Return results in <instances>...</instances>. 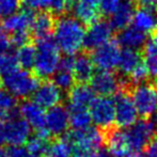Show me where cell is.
<instances>
[{
  "label": "cell",
  "mask_w": 157,
  "mask_h": 157,
  "mask_svg": "<svg viewBox=\"0 0 157 157\" xmlns=\"http://www.w3.org/2000/svg\"><path fill=\"white\" fill-rule=\"evenodd\" d=\"M85 25L74 15H62L55 24L54 40L59 49L66 56L80 52L85 43Z\"/></svg>",
  "instance_id": "cell-1"
},
{
  "label": "cell",
  "mask_w": 157,
  "mask_h": 157,
  "mask_svg": "<svg viewBox=\"0 0 157 157\" xmlns=\"http://www.w3.org/2000/svg\"><path fill=\"white\" fill-rule=\"evenodd\" d=\"M60 52L61 50L54 37L47 36L37 40L35 46V61L33 64L34 75L43 79L54 76L62 59Z\"/></svg>",
  "instance_id": "cell-2"
},
{
  "label": "cell",
  "mask_w": 157,
  "mask_h": 157,
  "mask_svg": "<svg viewBox=\"0 0 157 157\" xmlns=\"http://www.w3.org/2000/svg\"><path fill=\"white\" fill-rule=\"evenodd\" d=\"M3 86L6 91L14 95L16 98H27L33 95L39 87V79L36 75L24 70H15L3 77Z\"/></svg>",
  "instance_id": "cell-3"
},
{
  "label": "cell",
  "mask_w": 157,
  "mask_h": 157,
  "mask_svg": "<svg viewBox=\"0 0 157 157\" xmlns=\"http://www.w3.org/2000/svg\"><path fill=\"white\" fill-rule=\"evenodd\" d=\"M138 114L142 119H151L157 111V85L147 81L129 89Z\"/></svg>",
  "instance_id": "cell-4"
},
{
  "label": "cell",
  "mask_w": 157,
  "mask_h": 157,
  "mask_svg": "<svg viewBox=\"0 0 157 157\" xmlns=\"http://www.w3.org/2000/svg\"><path fill=\"white\" fill-rule=\"evenodd\" d=\"M92 121L101 130L114 126L116 123V105L114 101L108 96H99L93 99L89 106Z\"/></svg>",
  "instance_id": "cell-5"
},
{
  "label": "cell",
  "mask_w": 157,
  "mask_h": 157,
  "mask_svg": "<svg viewBox=\"0 0 157 157\" xmlns=\"http://www.w3.org/2000/svg\"><path fill=\"white\" fill-rule=\"evenodd\" d=\"M125 132L132 151L143 150L157 136L156 126L151 119H141Z\"/></svg>",
  "instance_id": "cell-6"
},
{
  "label": "cell",
  "mask_w": 157,
  "mask_h": 157,
  "mask_svg": "<svg viewBox=\"0 0 157 157\" xmlns=\"http://www.w3.org/2000/svg\"><path fill=\"white\" fill-rule=\"evenodd\" d=\"M116 105V125L121 128H127L137 122L138 111L134 104L129 90L121 88L114 94Z\"/></svg>",
  "instance_id": "cell-7"
},
{
  "label": "cell",
  "mask_w": 157,
  "mask_h": 157,
  "mask_svg": "<svg viewBox=\"0 0 157 157\" xmlns=\"http://www.w3.org/2000/svg\"><path fill=\"white\" fill-rule=\"evenodd\" d=\"M75 149L92 151L101 147L103 142H105L104 132L99 128L88 127L82 130H73L65 137Z\"/></svg>",
  "instance_id": "cell-8"
},
{
  "label": "cell",
  "mask_w": 157,
  "mask_h": 157,
  "mask_svg": "<svg viewBox=\"0 0 157 157\" xmlns=\"http://www.w3.org/2000/svg\"><path fill=\"white\" fill-rule=\"evenodd\" d=\"M121 48L117 41H109L92 52V60L96 67L101 71H112L118 67L121 56Z\"/></svg>",
  "instance_id": "cell-9"
},
{
  "label": "cell",
  "mask_w": 157,
  "mask_h": 157,
  "mask_svg": "<svg viewBox=\"0 0 157 157\" xmlns=\"http://www.w3.org/2000/svg\"><path fill=\"white\" fill-rule=\"evenodd\" d=\"M31 126L23 118L14 117L3 124V141L11 147H19L30 139Z\"/></svg>",
  "instance_id": "cell-10"
},
{
  "label": "cell",
  "mask_w": 157,
  "mask_h": 157,
  "mask_svg": "<svg viewBox=\"0 0 157 157\" xmlns=\"http://www.w3.org/2000/svg\"><path fill=\"white\" fill-rule=\"evenodd\" d=\"M18 110L21 118L31 126V128L35 129L36 135L45 138L49 137V132L45 127L46 112L42 106L34 101H25L19 106Z\"/></svg>",
  "instance_id": "cell-11"
},
{
  "label": "cell",
  "mask_w": 157,
  "mask_h": 157,
  "mask_svg": "<svg viewBox=\"0 0 157 157\" xmlns=\"http://www.w3.org/2000/svg\"><path fill=\"white\" fill-rule=\"evenodd\" d=\"M91 88L101 96L114 95L122 87V77L111 71H101L94 73L91 78Z\"/></svg>",
  "instance_id": "cell-12"
},
{
  "label": "cell",
  "mask_w": 157,
  "mask_h": 157,
  "mask_svg": "<svg viewBox=\"0 0 157 157\" xmlns=\"http://www.w3.org/2000/svg\"><path fill=\"white\" fill-rule=\"evenodd\" d=\"M113 30L114 29L109 21L98 19L91 24L90 27L86 30L83 47L89 50H94L95 48L110 41Z\"/></svg>",
  "instance_id": "cell-13"
},
{
  "label": "cell",
  "mask_w": 157,
  "mask_h": 157,
  "mask_svg": "<svg viewBox=\"0 0 157 157\" xmlns=\"http://www.w3.org/2000/svg\"><path fill=\"white\" fill-rule=\"evenodd\" d=\"M103 132L107 150L111 157H126L132 152L126 132L121 127L114 125Z\"/></svg>",
  "instance_id": "cell-14"
},
{
  "label": "cell",
  "mask_w": 157,
  "mask_h": 157,
  "mask_svg": "<svg viewBox=\"0 0 157 157\" xmlns=\"http://www.w3.org/2000/svg\"><path fill=\"white\" fill-rule=\"evenodd\" d=\"M70 126V112L65 107L57 105L48 109L45 116V127L49 135L60 136Z\"/></svg>",
  "instance_id": "cell-15"
},
{
  "label": "cell",
  "mask_w": 157,
  "mask_h": 157,
  "mask_svg": "<svg viewBox=\"0 0 157 157\" xmlns=\"http://www.w3.org/2000/svg\"><path fill=\"white\" fill-rule=\"evenodd\" d=\"M62 99V90L59 89L52 81H45L39 85L33 93V101H36L43 108H48V109L60 105Z\"/></svg>",
  "instance_id": "cell-16"
},
{
  "label": "cell",
  "mask_w": 157,
  "mask_h": 157,
  "mask_svg": "<svg viewBox=\"0 0 157 157\" xmlns=\"http://www.w3.org/2000/svg\"><path fill=\"white\" fill-rule=\"evenodd\" d=\"M34 17L35 15L33 11L26 8L25 10L18 11L12 16L3 19L2 27L6 33H11V34L16 32L29 31L32 27Z\"/></svg>",
  "instance_id": "cell-17"
},
{
  "label": "cell",
  "mask_w": 157,
  "mask_h": 157,
  "mask_svg": "<svg viewBox=\"0 0 157 157\" xmlns=\"http://www.w3.org/2000/svg\"><path fill=\"white\" fill-rule=\"evenodd\" d=\"M117 42L124 48L140 50L143 49L147 43V35L134 26H127L118 33Z\"/></svg>",
  "instance_id": "cell-18"
},
{
  "label": "cell",
  "mask_w": 157,
  "mask_h": 157,
  "mask_svg": "<svg viewBox=\"0 0 157 157\" xmlns=\"http://www.w3.org/2000/svg\"><path fill=\"white\" fill-rule=\"evenodd\" d=\"M67 98L70 108H88L95 98L94 91L86 83H78L70 89Z\"/></svg>",
  "instance_id": "cell-19"
},
{
  "label": "cell",
  "mask_w": 157,
  "mask_h": 157,
  "mask_svg": "<svg viewBox=\"0 0 157 157\" xmlns=\"http://www.w3.org/2000/svg\"><path fill=\"white\" fill-rule=\"evenodd\" d=\"M135 4L132 0H122L120 6L110 15V21L112 28L116 30H122L129 26L135 14Z\"/></svg>",
  "instance_id": "cell-20"
},
{
  "label": "cell",
  "mask_w": 157,
  "mask_h": 157,
  "mask_svg": "<svg viewBox=\"0 0 157 157\" xmlns=\"http://www.w3.org/2000/svg\"><path fill=\"white\" fill-rule=\"evenodd\" d=\"M132 26L144 33H155L157 31V11L147 8H139L135 11Z\"/></svg>",
  "instance_id": "cell-21"
},
{
  "label": "cell",
  "mask_w": 157,
  "mask_h": 157,
  "mask_svg": "<svg viewBox=\"0 0 157 157\" xmlns=\"http://www.w3.org/2000/svg\"><path fill=\"white\" fill-rule=\"evenodd\" d=\"M94 63L90 56L86 54L77 55L74 58L73 64V74L75 80L79 83H86L90 81L94 75Z\"/></svg>",
  "instance_id": "cell-22"
},
{
  "label": "cell",
  "mask_w": 157,
  "mask_h": 157,
  "mask_svg": "<svg viewBox=\"0 0 157 157\" xmlns=\"http://www.w3.org/2000/svg\"><path fill=\"white\" fill-rule=\"evenodd\" d=\"M55 24L56 21H55L52 13L41 11L39 14L35 15L34 21H33L31 27L33 35L37 40L50 36L52 32H54Z\"/></svg>",
  "instance_id": "cell-23"
},
{
  "label": "cell",
  "mask_w": 157,
  "mask_h": 157,
  "mask_svg": "<svg viewBox=\"0 0 157 157\" xmlns=\"http://www.w3.org/2000/svg\"><path fill=\"white\" fill-rule=\"evenodd\" d=\"M72 9L74 16L77 19H79L83 25L90 26L91 24L99 19V15H101L99 8L93 6V4L87 3L81 0H77L76 2H74Z\"/></svg>",
  "instance_id": "cell-24"
},
{
  "label": "cell",
  "mask_w": 157,
  "mask_h": 157,
  "mask_svg": "<svg viewBox=\"0 0 157 157\" xmlns=\"http://www.w3.org/2000/svg\"><path fill=\"white\" fill-rule=\"evenodd\" d=\"M141 61H142V56H141L139 50L124 48L121 52L120 60H119L118 64V70L123 77H126L130 74V72L137 65H139L141 63Z\"/></svg>",
  "instance_id": "cell-25"
},
{
  "label": "cell",
  "mask_w": 157,
  "mask_h": 157,
  "mask_svg": "<svg viewBox=\"0 0 157 157\" xmlns=\"http://www.w3.org/2000/svg\"><path fill=\"white\" fill-rule=\"evenodd\" d=\"M143 63L149 72V76L152 82L157 85V47L152 40L147 41L143 48Z\"/></svg>",
  "instance_id": "cell-26"
},
{
  "label": "cell",
  "mask_w": 157,
  "mask_h": 157,
  "mask_svg": "<svg viewBox=\"0 0 157 157\" xmlns=\"http://www.w3.org/2000/svg\"><path fill=\"white\" fill-rule=\"evenodd\" d=\"M70 125L73 130H82L90 127L91 114L87 108H70Z\"/></svg>",
  "instance_id": "cell-27"
},
{
  "label": "cell",
  "mask_w": 157,
  "mask_h": 157,
  "mask_svg": "<svg viewBox=\"0 0 157 157\" xmlns=\"http://www.w3.org/2000/svg\"><path fill=\"white\" fill-rule=\"evenodd\" d=\"M17 101L10 92L0 90V120H9L16 117Z\"/></svg>",
  "instance_id": "cell-28"
},
{
  "label": "cell",
  "mask_w": 157,
  "mask_h": 157,
  "mask_svg": "<svg viewBox=\"0 0 157 157\" xmlns=\"http://www.w3.org/2000/svg\"><path fill=\"white\" fill-rule=\"evenodd\" d=\"M73 144L66 138H60L49 144L44 157H73Z\"/></svg>",
  "instance_id": "cell-29"
},
{
  "label": "cell",
  "mask_w": 157,
  "mask_h": 157,
  "mask_svg": "<svg viewBox=\"0 0 157 157\" xmlns=\"http://www.w3.org/2000/svg\"><path fill=\"white\" fill-rule=\"evenodd\" d=\"M16 58L18 64L25 70L33 67V64L35 61V46L31 44H26L21 47H18L16 54Z\"/></svg>",
  "instance_id": "cell-30"
},
{
  "label": "cell",
  "mask_w": 157,
  "mask_h": 157,
  "mask_svg": "<svg viewBox=\"0 0 157 157\" xmlns=\"http://www.w3.org/2000/svg\"><path fill=\"white\" fill-rule=\"evenodd\" d=\"M49 147L47 142V138L35 135L27 141V151L29 152L31 157H44Z\"/></svg>",
  "instance_id": "cell-31"
},
{
  "label": "cell",
  "mask_w": 157,
  "mask_h": 157,
  "mask_svg": "<svg viewBox=\"0 0 157 157\" xmlns=\"http://www.w3.org/2000/svg\"><path fill=\"white\" fill-rule=\"evenodd\" d=\"M52 82L63 91V90H70L74 86L75 77L72 70L59 67L57 72L54 74Z\"/></svg>",
  "instance_id": "cell-32"
},
{
  "label": "cell",
  "mask_w": 157,
  "mask_h": 157,
  "mask_svg": "<svg viewBox=\"0 0 157 157\" xmlns=\"http://www.w3.org/2000/svg\"><path fill=\"white\" fill-rule=\"evenodd\" d=\"M16 55L10 52H0V76L4 77L18 68Z\"/></svg>",
  "instance_id": "cell-33"
},
{
  "label": "cell",
  "mask_w": 157,
  "mask_h": 157,
  "mask_svg": "<svg viewBox=\"0 0 157 157\" xmlns=\"http://www.w3.org/2000/svg\"><path fill=\"white\" fill-rule=\"evenodd\" d=\"M125 78L127 80L128 85L130 86V88L134 87V86H138L141 85V83L147 82V81H150L149 72H147L144 63H140L139 65H137L130 72V74L128 76H126Z\"/></svg>",
  "instance_id": "cell-34"
},
{
  "label": "cell",
  "mask_w": 157,
  "mask_h": 157,
  "mask_svg": "<svg viewBox=\"0 0 157 157\" xmlns=\"http://www.w3.org/2000/svg\"><path fill=\"white\" fill-rule=\"evenodd\" d=\"M21 8V0H0V19H6L17 13Z\"/></svg>",
  "instance_id": "cell-35"
},
{
  "label": "cell",
  "mask_w": 157,
  "mask_h": 157,
  "mask_svg": "<svg viewBox=\"0 0 157 157\" xmlns=\"http://www.w3.org/2000/svg\"><path fill=\"white\" fill-rule=\"evenodd\" d=\"M52 0H23L27 9L31 11H44L49 9Z\"/></svg>",
  "instance_id": "cell-36"
},
{
  "label": "cell",
  "mask_w": 157,
  "mask_h": 157,
  "mask_svg": "<svg viewBox=\"0 0 157 157\" xmlns=\"http://www.w3.org/2000/svg\"><path fill=\"white\" fill-rule=\"evenodd\" d=\"M122 0H101L99 2V11L104 15H111L118 9Z\"/></svg>",
  "instance_id": "cell-37"
},
{
  "label": "cell",
  "mask_w": 157,
  "mask_h": 157,
  "mask_svg": "<svg viewBox=\"0 0 157 157\" xmlns=\"http://www.w3.org/2000/svg\"><path fill=\"white\" fill-rule=\"evenodd\" d=\"M71 8H72V6L68 4L67 2L63 1V0H52V4L49 6V10L52 14L62 16V15H65L67 11H70Z\"/></svg>",
  "instance_id": "cell-38"
},
{
  "label": "cell",
  "mask_w": 157,
  "mask_h": 157,
  "mask_svg": "<svg viewBox=\"0 0 157 157\" xmlns=\"http://www.w3.org/2000/svg\"><path fill=\"white\" fill-rule=\"evenodd\" d=\"M11 44L16 47H21L23 45H26V44L29 43L30 40V34L29 31H23V32H16L11 34Z\"/></svg>",
  "instance_id": "cell-39"
},
{
  "label": "cell",
  "mask_w": 157,
  "mask_h": 157,
  "mask_svg": "<svg viewBox=\"0 0 157 157\" xmlns=\"http://www.w3.org/2000/svg\"><path fill=\"white\" fill-rule=\"evenodd\" d=\"M11 44V40L8 36V33L3 29L2 26H0V52H8Z\"/></svg>",
  "instance_id": "cell-40"
},
{
  "label": "cell",
  "mask_w": 157,
  "mask_h": 157,
  "mask_svg": "<svg viewBox=\"0 0 157 157\" xmlns=\"http://www.w3.org/2000/svg\"><path fill=\"white\" fill-rule=\"evenodd\" d=\"M9 157H31L27 149L23 147L21 145L19 147H12L8 151Z\"/></svg>",
  "instance_id": "cell-41"
},
{
  "label": "cell",
  "mask_w": 157,
  "mask_h": 157,
  "mask_svg": "<svg viewBox=\"0 0 157 157\" xmlns=\"http://www.w3.org/2000/svg\"><path fill=\"white\" fill-rule=\"evenodd\" d=\"M143 150V157H157V136Z\"/></svg>",
  "instance_id": "cell-42"
},
{
  "label": "cell",
  "mask_w": 157,
  "mask_h": 157,
  "mask_svg": "<svg viewBox=\"0 0 157 157\" xmlns=\"http://www.w3.org/2000/svg\"><path fill=\"white\" fill-rule=\"evenodd\" d=\"M141 8H147L150 10L157 11V0H135Z\"/></svg>",
  "instance_id": "cell-43"
},
{
  "label": "cell",
  "mask_w": 157,
  "mask_h": 157,
  "mask_svg": "<svg viewBox=\"0 0 157 157\" xmlns=\"http://www.w3.org/2000/svg\"><path fill=\"white\" fill-rule=\"evenodd\" d=\"M126 157H143V154L140 151H132Z\"/></svg>",
  "instance_id": "cell-44"
},
{
  "label": "cell",
  "mask_w": 157,
  "mask_h": 157,
  "mask_svg": "<svg viewBox=\"0 0 157 157\" xmlns=\"http://www.w3.org/2000/svg\"><path fill=\"white\" fill-rule=\"evenodd\" d=\"M3 142V124L0 123V143Z\"/></svg>",
  "instance_id": "cell-45"
},
{
  "label": "cell",
  "mask_w": 157,
  "mask_h": 157,
  "mask_svg": "<svg viewBox=\"0 0 157 157\" xmlns=\"http://www.w3.org/2000/svg\"><path fill=\"white\" fill-rule=\"evenodd\" d=\"M0 157H9L8 151H4L2 147H0Z\"/></svg>",
  "instance_id": "cell-46"
},
{
  "label": "cell",
  "mask_w": 157,
  "mask_h": 157,
  "mask_svg": "<svg viewBox=\"0 0 157 157\" xmlns=\"http://www.w3.org/2000/svg\"><path fill=\"white\" fill-rule=\"evenodd\" d=\"M152 42L155 44V46L157 47V31L155 33H153V37H152Z\"/></svg>",
  "instance_id": "cell-47"
},
{
  "label": "cell",
  "mask_w": 157,
  "mask_h": 157,
  "mask_svg": "<svg viewBox=\"0 0 157 157\" xmlns=\"http://www.w3.org/2000/svg\"><path fill=\"white\" fill-rule=\"evenodd\" d=\"M154 124H155V126H156V129H157V111L155 112V114H154Z\"/></svg>",
  "instance_id": "cell-48"
},
{
  "label": "cell",
  "mask_w": 157,
  "mask_h": 157,
  "mask_svg": "<svg viewBox=\"0 0 157 157\" xmlns=\"http://www.w3.org/2000/svg\"><path fill=\"white\" fill-rule=\"evenodd\" d=\"M63 1L67 2V3H68V4H71V6H73V4H74L75 0H63Z\"/></svg>",
  "instance_id": "cell-49"
},
{
  "label": "cell",
  "mask_w": 157,
  "mask_h": 157,
  "mask_svg": "<svg viewBox=\"0 0 157 157\" xmlns=\"http://www.w3.org/2000/svg\"><path fill=\"white\" fill-rule=\"evenodd\" d=\"M3 86V81L1 80V78H0V90H1V87Z\"/></svg>",
  "instance_id": "cell-50"
}]
</instances>
